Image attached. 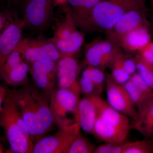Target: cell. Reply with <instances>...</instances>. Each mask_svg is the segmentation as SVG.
<instances>
[{"instance_id": "obj_1", "label": "cell", "mask_w": 153, "mask_h": 153, "mask_svg": "<svg viewBox=\"0 0 153 153\" xmlns=\"http://www.w3.org/2000/svg\"><path fill=\"white\" fill-rule=\"evenodd\" d=\"M22 86L10 90L21 111L34 146L55 124L50 111V97L34 84L28 82Z\"/></svg>"}, {"instance_id": "obj_2", "label": "cell", "mask_w": 153, "mask_h": 153, "mask_svg": "<svg viewBox=\"0 0 153 153\" xmlns=\"http://www.w3.org/2000/svg\"><path fill=\"white\" fill-rule=\"evenodd\" d=\"M0 125L14 153H31L34 144L21 111L7 88L2 108L0 110Z\"/></svg>"}, {"instance_id": "obj_3", "label": "cell", "mask_w": 153, "mask_h": 153, "mask_svg": "<svg viewBox=\"0 0 153 153\" xmlns=\"http://www.w3.org/2000/svg\"><path fill=\"white\" fill-rule=\"evenodd\" d=\"M145 4L142 0H101L91 12V31L105 33L111 30L128 11Z\"/></svg>"}, {"instance_id": "obj_4", "label": "cell", "mask_w": 153, "mask_h": 153, "mask_svg": "<svg viewBox=\"0 0 153 153\" xmlns=\"http://www.w3.org/2000/svg\"><path fill=\"white\" fill-rule=\"evenodd\" d=\"M79 96L67 89H55L50 100V111L54 123L60 128L76 123Z\"/></svg>"}, {"instance_id": "obj_5", "label": "cell", "mask_w": 153, "mask_h": 153, "mask_svg": "<svg viewBox=\"0 0 153 153\" xmlns=\"http://www.w3.org/2000/svg\"><path fill=\"white\" fill-rule=\"evenodd\" d=\"M80 128L77 123L59 128L56 133L36 143L32 153H67Z\"/></svg>"}, {"instance_id": "obj_6", "label": "cell", "mask_w": 153, "mask_h": 153, "mask_svg": "<svg viewBox=\"0 0 153 153\" xmlns=\"http://www.w3.org/2000/svg\"><path fill=\"white\" fill-rule=\"evenodd\" d=\"M52 1L22 0V19L26 27L34 31L47 27L52 16Z\"/></svg>"}, {"instance_id": "obj_7", "label": "cell", "mask_w": 153, "mask_h": 153, "mask_svg": "<svg viewBox=\"0 0 153 153\" xmlns=\"http://www.w3.org/2000/svg\"><path fill=\"white\" fill-rule=\"evenodd\" d=\"M120 47L111 41L97 38L86 45L85 61L87 65L105 70L111 64Z\"/></svg>"}, {"instance_id": "obj_8", "label": "cell", "mask_w": 153, "mask_h": 153, "mask_svg": "<svg viewBox=\"0 0 153 153\" xmlns=\"http://www.w3.org/2000/svg\"><path fill=\"white\" fill-rule=\"evenodd\" d=\"M148 10L146 4H144L127 12L111 30L105 33L106 39L117 45L121 38L134 29L142 26L149 27Z\"/></svg>"}, {"instance_id": "obj_9", "label": "cell", "mask_w": 153, "mask_h": 153, "mask_svg": "<svg viewBox=\"0 0 153 153\" xmlns=\"http://www.w3.org/2000/svg\"><path fill=\"white\" fill-rule=\"evenodd\" d=\"M57 62L44 60L29 63V73L34 84L50 97L57 81Z\"/></svg>"}, {"instance_id": "obj_10", "label": "cell", "mask_w": 153, "mask_h": 153, "mask_svg": "<svg viewBox=\"0 0 153 153\" xmlns=\"http://www.w3.org/2000/svg\"><path fill=\"white\" fill-rule=\"evenodd\" d=\"M105 84L107 97L109 105L132 120H135L138 113L123 85L116 82L111 74H106Z\"/></svg>"}, {"instance_id": "obj_11", "label": "cell", "mask_w": 153, "mask_h": 153, "mask_svg": "<svg viewBox=\"0 0 153 153\" xmlns=\"http://www.w3.org/2000/svg\"><path fill=\"white\" fill-rule=\"evenodd\" d=\"M25 27L23 19L10 14L8 24L0 36V68L4 66L11 52L22 40Z\"/></svg>"}, {"instance_id": "obj_12", "label": "cell", "mask_w": 153, "mask_h": 153, "mask_svg": "<svg viewBox=\"0 0 153 153\" xmlns=\"http://www.w3.org/2000/svg\"><path fill=\"white\" fill-rule=\"evenodd\" d=\"M64 57L58 50L52 38L39 37L29 39L25 51V58L28 63L44 60L58 61Z\"/></svg>"}, {"instance_id": "obj_13", "label": "cell", "mask_w": 153, "mask_h": 153, "mask_svg": "<svg viewBox=\"0 0 153 153\" xmlns=\"http://www.w3.org/2000/svg\"><path fill=\"white\" fill-rule=\"evenodd\" d=\"M79 61L73 57L61 58L57 62V84L58 88L67 89L79 96L78 76L81 70Z\"/></svg>"}, {"instance_id": "obj_14", "label": "cell", "mask_w": 153, "mask_h": 153, "mask_svg": "<svg viewBox=\"0 0 153 153\" xmlns=\"http://www.w3.org/2000/svg\"><path fill=\"white\" fill-rule=\"evenodd\" d=\"M100 96H85L79 100L76 121L85 132L92 134L97 118V105Z\"/></svg>"}, {"instance_id": "obj_15", "label": "cell", "mask_w": 153, "mask_h": 153, "mask_svg": "<svg viewBox=\"0 0 153 153\" xmlns=\"http://www.w3.org/2000/svg\"><path fill=\"white\" fill-rule=\"evenodd\" d=\"M152 41L149 27L142 26L127 33L117 45L127 54L137 53Z\"/></svg>"}, {"instance_id": "obj_16", "label": "cell", "mask_w": 153, "mask_h": 153, "mask_svg": "<svg viewBox=\"0 0 153 153\" xmlns=\"http://www.w3.org/2000/svg\"><path fill=\"white\" fill-rule=\"evenodd\" d=\"M101 1L68 0L77 27L85 31H91L90 19L91 12Z\"/></svg>"}, {"instance_id": "obj_17", "label": "cell", "mask_w": 153, "mask_h": 153, "mask_svg": "<svg viewBox=\"0 0 153 153\" xmlns=\"http://www.w3.org/2000/svg\"><path fill=\"white\" fill-rule=\"evenodd\" d=\"M138 115L132 120L130 128L137 131L147 138H153V96L147 100L138 110Z\"/></svg>"}, {"instance_id": "obj_18", "label": "cell", "mask_w": 153, "mask_h": 153, "mask_svg": "<svg viewBox=\"0 0 153 153\" xmlns=\"http://www.w3.org/2000/svg\"><path fill=\"white\" fill-rule=\"evenodd\" d=\"M128 133V131L115 127L97 117L92 134L105 143H119L125 141Z\"/></svg>"}, {"instance_id": "obj_19", "label": "cell", "mask_w": 153, "mask_h": 153, "mask_svg": "<svg viewBox=\"0 0 153 153\" xmlns=\"http://www.w3.org/2000/svg\"><path fill=\"white\" fill-rule=\"evenodd\" d=\"M97 117L115 127L129 131V118L113 108L101 97L97 105Z\"/></svg>"}, {"instance_id": "obj_20", "label": "cell", "mask_w": 153, "mask_h": 153, "mask_svg": "<svg viewBox=\"0 0 153 153\" xmlns=\"http://www.w3.org/2000/svg\"><path fill=\"white\" fill-rule=\"evenodd\" d=\"M52 38L57 49L64 57H73L82 47L85 35L77 29L67 40Z\"/></svg>"}, {"instance_id": "obj_21", "label": "cell", "mask_w": 153, "mask_h": 153, "mask_svg": "<svg viewBox=\"0 0 153 153\" xmlns=\"http://www.w3.org/2000/svg\"><path fill=\"white\" fill-rule=\"evenodd\" d=\"M28 72L29 63L25 60L19 65L1 73V76L9 85L14 86H23L28 82Z\"/></svg>"}, {"instance_id": "obj_22", "label": "cell", "mask_w": 153, "mask_h": 153, "mask_svg": "<svg viewBox=\"0 0 153 153\" xmlns=\"http://www.w3.org/2000/svg\"><path fill=\"white\" fill-rule=\"evenodd\" d=\"M64 8L65 17L57 25L53 37L57 39L67 40L77 30V27L72 16L71 7L67 5Z\"/></svg>"}, {"instance_id": "obj_23", "label": "cell", "mask_w": 153, "mask_h": 153, "mask_svg": "<svg viewBox=\"0 0 153 153\" xmlns=\"http://www.w3.org/2000/svg\"><path fill=\"white\" fill-rule=\"evenodd\" d=\"M122 52L120 47L109 68L111 69V75L113 79L118 84L123 85L130 79L131 76L124 68L122 60Z\"/></svg>"}, {"instance_id": "obj_24", "label": "cell", "mask_w": 153, "mask_h": 153, "mask_svg": "<svg viewBox=\"0 0 153 153\" xmlns=\"http://www.w3.org/2000/svg\"><path fill=\"white\" fill-rule=\"evenodd\" d=\"M79 85L80 93L85 96H100L102 91L91 79L88 66L82 71V76L79 80Z\"/></svg>"}, {"instance_id": "obj_25", "label": "cell", "mask_w": 153, "mask_h": 153, "mask_svg": "<svg viewBox=\"0 0 153 153\" xmlns=\"http://www.w3.org/2000/svg\"><path fill=\"white\" fill-rule=\"evenodd\" d=\"M134 57L137 63V72L153 89V63L144 60L137 53Z\"/></svg>"}, {"instance_id": "obj_26", "label": "cell", "mask_w": 153, "mask_h": 153, "mask_svg": "<svg viewBox=\"0 0 153 153\" xmlns=\"http://www.w3.org/2000/svg\"><path fill=\"white\" fill-rule=\"evenodd\" d=\"M96 148L79 131L71 143L67 153H94Z\"/></svg>"}, {"instance_id": "obj_27", "label": "cell", "mask_w": 153, "mask_h": 153, "mask_svg": "<svg viewBox=\"0 0 153 153\" xmlns=\"http://www.w3.org/2000/svg\"><path fill=\"white\" fill-rule=\"evenodd\" d=\"M134 105L137 107L138 110L141 108L145 102L151 96L145 95L130 79L123 85Z\"/></svg>"}, {"instance_id": "obj_28", "label": "cell", "mask_w": 153, "mask_h": 153, "mask_svg": "<svg viewBox=\"0 0 153 153\" xmlns=\"http://www.w3.org/2000/svg\"><path fill=\"white\" fill-rule=\"evenodd\" d=\"M153 140L147 138L132 142L129 147L123 153H153Z\"/></svg>"}, {"instance_id": "obj_29", "label": "cell", "mask_w": 153, "mask_h": 153, "mask_svg": "<svg viewBox=\"0 0 153 153\" xmlns=\"http://www.w3.org/2000/svg\"><path fill=\"white\" fill-rule=\"evenodd\" d=\"M91 77L100 89L103 91L104 83L106 82V75L104 70L101 68L88 66Z\"/></svg>"}, {"instance_id": "obj_30", "label": "cell", "mask_w": 153, "mask_h": 153, "mask_svg": "<svg viewBox=\"0 0 153 153\" xmlns=\"http://www.w3.org/2000/svg\"><path fill=\"white\" fill-rule=\"evenodd\" d=\"M130 79L144 94L147 96H151L153 93V89L148 85L144 79L137 71L131 75Z\"/></svg>"}, {"instance_id": "obj_31", "label": "cell", "mask_w": 153, "mask_h": 153, "mask_svg": "<svg viewBox=\"0 0 153 153\" xmlns=\"http://www.w3.org/2000/svg\"><path fill=\"white\" fill-rule=\"evenodd\" d=\"M122 60L125 70L131 76L137 72V63L134 57H132L131 54L125 53L123 50Z\"/></svg>"}, {"instance_id": "obj_32", "label": "cell", "mask_w": 153, "mask_h": 153, "mask_svg": "<svg viewBox=\"0 0 153 153\" xmlns=\"http://www.w3.org/2000/svg\"><path fill=\"white\" fill-rule=\"evenodd\" d=\"M137 53L144 60L153 63V41H151L146 47Z\"/></svg>"}, {"instance_id": "obj_33", "label": "cell", "mask_w": 153, "mask_h": 153, "mask_svg": "<svg viewBox=\"0 0 153 153\" xmlns=\"http://www.w3.org/2000/svg\"><path fill=\"white\" fill-rule=\"evenodd\" d=\"M115 143H105L104 144L99 146L96 148L94 153H111Z\"/></svg>"}, {"instance_id": "obj_34", "label": "cell", "mask_w": 153, "mask_h": 153, "mask_svg": "<svg viewBox=\"0 0 153 153\" xmlns=\"http://www.w3.org/2000/svg\"><path fill=\"white\" fill-rule=\"evenodd\" d=\"M7 88L5 86L1 85L0 87V110L2 108L4 99L7 93Z\"/></svg>"}, {"instance_id": "obj_35", "label": "cell", "mask_w": 153, "mask_h": 153, "mask_svg": "<svg viewBox=\"0 0 153 153\" xmlns=\"http://www.w3.org/2000/svg\"><path fill=\"white\" fill-rule=\"evenodd\" d=\"M56 4L61 5L65 4L68 0H53Z\"/></svg>"}, {"instance_id": "obj_36", "label": "cell", "mask_w": 153, "mask_h": 153, "mask_svg": "<svg viewBox=\"0 0 153 153\" xmlns=\"http://www.w3.org/2000/svg\"><path fill=\"white\" fill-rule=\"evenodd\" d=\"M11 1H22V0H11Z\"/></svg>"}, {"instance_id": "obj_37", "label": "cell", "mask_w": 153, "mask_h": 153, "mask_svg": "<svg viewBox=\"0 0 153 153\" xmlns=\"http://www.w3.org/2000/svg\"><path fill=\"white\" fill-rule=\"evenodd\" d=\"M143 1L145 2H146V1H147V0H142ZM149 1H150L151 2L152 1V0H149Z\"/></svg>"}, {"instance_id": "obj_38", "label": "cell", "mask_w": 153, "mask_h": 153, "mask_svg": "<svg viewBox=\"0 0 153 153\" xmlns=\"http://www.w3.org/2000/svg\"><path fill=\"white\" fill-rule=\"evenodd\" d=\"M151 4L153 6V0L152 1L150 2Z\"/></svg>"}, {"instance_id": "obj_39", "label": "cell", "mask_w": 153, "mask_h": 153, "mask_svg": "<svg viewBox=\"0 0 153 153\" xmlns=\"http://www.w3.org/2000/svg\"><path fill=\"white\" fill-rule=\"evenodd\" d=\"M152 95L153 96V93H152Z\"/></svg>"}]
</instances>
